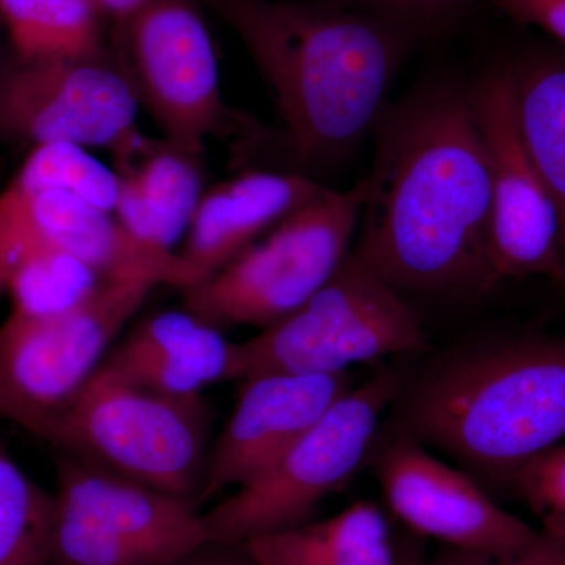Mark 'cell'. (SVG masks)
Segmentation results:
<instances>
[{
	"label": "cell",
	"instance_id": "obj_11",
	"mask_svg": "<svg viewBox=\"0 0 565 565\" xmlns=\"http://www.w3.org/2000/svg\"><path fill=\"white\" fill-rule=\"evenodd\" d=\"M139 102L106 54L14 58L0 68V137L33 148L47 143L115 147L136 126Z\"/></svg>",
	"mask_w": 565,
	"mask_h": 565
},
{
	"label": "cell",
	"instance_id": "obj_21",
	"mask_svg": "<svg viewBox=\"0 0 565 565\" xmlns=\"http://www.w3.org/2000/svg\"><path fill=\"white\" fill-rule=\"evenodd\" d=\"M93 0H0V20L21 58L106 54Z\"/></svg>",
	"mask_w": 565,
	"mask_h": 565
},
{
	"label": "cell",
	"instance_id": "obj_25",
	"mask_svg": "<svg viewBox=\"0 0 565 565\" xmlns=\"http://www.w3.org/2000/svg\"><path fill=\"white\" fill-rule=\"evenodd\" d=\"M509 486L537 516L541 533L565 541V444L533 457Z\"/></svg>",
	"mask_w": 565,
	"mask_h": 565
},
{
	"label": "cell",
	"instance_id": "obj_18",
	"mask_svg": "<svg viewBox=\"0 0 565 565\" xmlns=\"http://www.w3.org/2000/svg\"><path fill=\"white\" fill-rule=\"evenodd\" d=\"M118 178L115 217L137 236L173 250L203 196L200 156L134 129L110 148Z\"/></svg>",
	"mask_w": 565,
	"mask_h": 565
},
{
	"label": "cell",
	"instance_id": "obj_8",
	"mask_svg": "<svg viewBox=\"0 0 565 565\" xmlns=\"http://www.w3.org/2000/svg\"><path fill=\"white\" fill-rule=\"evenodd\" d=\"M50 565H172L210 544L191 498L57 452Z\"/></svg>",
	"mask_w": 565,
	"mask_h": 565
},
{
	"label": "cell",
	"instance_id": "obj_30",
	"mask_svg": "<svg viewBox=\"0 0 565 565\" xmlns=\"http://www.w3.org/2000/svg\"><path fill=\"white\" fill-rule=\"evenodd\" d=\"M148 0H93L99 14L115 18L118 22L131 17L134 11L139 10Z\"/></svg>",
	"mask_w": 565,
	"mask_h": 565
},
{
	"label": "cell",
	"instance_id": "obj_28",
	"mask_svg": "<svg viewBox=\"0 0 565 565\" xmlns=\"http://www.w3.org/2000/svg\"><path fill=\"white\" fill-rule=\"evenodd\" d=\"M516 24L539 29L565 50V0H490Z\"/></svg>",
	"mask_w": 565,
	"mask_h": 565
},
{
	"label": "cell",
	"instance_id": "obj_3",
	"mask_svg": "<svg viewBox=\"0 0 565 565\" xmlns=\"http://www.w3.org/2000/svg\"><path fill=\"white\" fill-rule=\"evenodd\" d=\"M401 435L493 484L565 438V337L501 341L451 356L397 394Z\"/></svg>",
	"mask_w": 565,
	"mask_h": 565
},
{
	"label": "cell",
	"instance_id": "obj_29",
	"mask_svg": "<svg viewBox=\"0 0 565 565\" xmlns=\"http://www.w3.org/2000/svg\"><path fill=\"white\" fill-rule=\"evenodd\" d=\"M172 565H252L243 548L206 544Z\"/></svg>",
	"mask_w": 565,
	"mask_h": 565
},
{
	"label": "cell",
	"instance_id": "obj_13",
	"mask_svg": "<svg viewBox=\"0 0 565 565\" xmlns=\"http://www.w3.org/2000/svg\"><path fill=\"white\" fill-rule=\"evenodd\" d=\"M374 471L393 514L415 534L449 548L516 552L541 535L414 438H393L375 457Z\"/></svg>",
	"mask_w": 565,
	"mask_h": 565
},
{
	"label": "cell",
	"instance_id": "obj_24",
	"mask_svg": "<svg viewBox=\"0 0 565 565\" xmlns=\"http://www.w3.org/2000/svg\"><path fill=\"white\" fill-rule=\"evenodd\" d=\"M10 184L25 191L70 192L104 211L114 212L117 206L118 178L114 169L79 145L33 148Z\"/></svg>",
	"mask_w": 565,
	"mask_h": 565
},
{
	"label": "cell",
	"instance_id": "obj_26",
	"mask_svg": "<svg viewBox=\"0 0 565 565\" xmlns=\"http://www.w3.org/2000/svg\"><path fill=\"white\" fill-rule=\"evenodd\" d=\"M470 0H343L345 9L381 18L416 39L441 31L463 13Z\"/></svg>",
	"mask_w": 565,
	"mask_h": 565
},
{
	"label": "cell",
	"instance_id": "obj_2",
	"mask_svg": "<svg viewBox=\"0 0 565 565\" xmlns=\"http://www.w3.org/2000/svg\"><path fill=\"white\" fill-rule=\"evenodd\" d=\"M236 33L275 103L291 172L318 181L373 134L408 33L341 6L207 0Z\"/></svg>",
	"mask_w": 565,
	"mask_h": 565
},
{
	"label": "cell",
	"instance_id": "obj_5",
	"mask_svg": "<svg viewBox=\"0 0 565 565\" xmlns=\"http://www.w3.org/2000/svg\"><path fill=\"white\" fill-rule=\"evenodd\" d=\"M364 203V184L323 185L275 223L232 263L184 294L182 308L222 327L267 329L302 307L349 256Z\"/></svg>",
	"mask_w": 565,
	"mask_h": 565
},
{
	"label": "cell",
	"instance_id": "obj_27",
	"mask_svg": "<svg viewBox=\"0 0 565 565\" xmlns=\"http://www.w3.org/2000/svg\"><path fill=\"white\" fill-rule=\"evenodd\" d=\"M430 565H565V541L541 533L533 544L509 553L467 552L446 546Z\"/></svg>",
	"mask_w": 565,
	"mask_h": 565
},
{
	"label": "cell",
	"instance_id": "obj_7",
	"mask_svg": "<svg viewBox=\"0 0 565 565\" xmlns=\"http://www.w3.org/2000/svg\"><path fill=\"white\" fill-rule=\"evenodd\" d=\"M424 348L422 322L401 292L349 253L302 307L239 343V381L267 373L340 374Z\"/></svg>",
	"mask_w": 565,
	"mask_h": 565
},
{
	"label": "cell",
	"instance_id": "obj_9",
	"mask_svg": "<svg viewBox=\"0 0 565 565\" xmlns=\"http://www.w3.org/2000/svg\"><path fill=\"white\" fill-rule=\"evenodd\" d=\"M154 288L143 280H102L55 313L11 310L0 327V415L39 437L90 381Z\"/></svg>",
	"mask_w": 565,
	"mask_h": 565
},
{
	"label": "cell",
	"instance_id": "obj_32",
	"mask_svg": "<svg viewBox=\"0 0 565 565\" xmlns=\"http://www.w3.org/2000/svg\"><path fill=\"white\" fill-rule=\"evenodd\" d=\"M404 565H423L422 553L418 552L416 545H411L407 553V559H405Z\"/></svg>",
	"mask_w": 565,
	"mask_h": 565
},
{
	"label": "cell",
	"instance_id": "obj_16",
	"mask_svg": "<svg viewBox=\"0 0 565 565\" xmlns=\"http://www.w3.org/2000/svg\"><path fill=\"white\" fill-rule=\"evenodd\" d=\"M98 371L151 392L196 396L218 382L239 381V344L184 308L159 311L110 349Z\"/></svg>",
	"mask_w": 565,
	"mask_h": 565
},
{
	"label": "cell",
	"instance_id": "obj_4",
	"mask_svg": "<svg viewBox=\"0 0 565 565\" xmlns=\"http://www.w3.org/2000/svg\"><path fill=\"white\" fill-rule=\"evenodd\" d=\"M212 419L203 394L170 396L96 371L39 438L57 452L199 503Z\"/></svg>",
	"mask_w": 565,
	"mask_h": 565
},
{
	"label": "cell",
	"instance_id": "obj_1",
	"mask_svg": "<svg viewBox=\"0 0 565 565\" xmlns=\"http://www.w3.org/2000/svg\"><path fill=\"white\" fill-rule=\"evenodd\" d=\"M373 134L352 255L399 292L492 291L490 167L473 82L415 85Z\"/></svg>",
	"mask_w": 565,
	"mask_h": 565
},
{
	"label": "cell",
	"instance_id": "obj_6",
	"mask_svg": "<svg viewBox=\"0 0 565 565\" xmlns=\"http://www.w3.org/2000/svg\"><path fill=\"white\" fill-rule=\"evenodd\" d=\"M401 390L399 375L385 370L341 397L280 459L203 512L210 544L241 548L307 523L359 470Z\"/></svg>",
	"mask_w": 565,
	"mask_h": 565
},
{
	"label": "cell",
	"instance_id": "obj_20",
	"mask_svg": "<svg viewBox=\"0 0 565 565\" xmlns=\"http://www.w3.org/2000/svg\"><path fill=\"white\" fill-rule=\"evenodd\" d=\"M505 65L523 140L556 210L565 275V50L527 52Z\"/></svg>",
	"mask_w": 565,
	"mask_h": 565
},
{
	"label": "cell",
	"instance_id": "obj_22",
	"mask_svg": "<svg viewBox=\"0 0 565 565\" xmlns=\"http://www.w3.org/2000/svg\"><path fill=\"white\" fill-rule=\"evenodd\" d=\"M10 258L7 291L13 310L47 315L65 310L102 281L90 267L54 245L0 232Z\"/></svg>",
	"mask_w": 565,
	"mask_h": 565
},
{
	"label": "cell",
	"instance_id": "obj_17",
	"mask_svg": "<svg viewBox=\"0 0 565 565\" xmlns=\"http://www.w3.org/2000/svg\"><path fill=\"white\" fill-rule=\"evenodd\" d=\"M323 189L296 172L252 170L203 193L180 252L207 278Z\"/></svg>",
	"mask_w": 565,
	"mask_h": 565
},
{
	"label": "cell",
	"instance_id": "obj_15",
	"mask_svg": "<svg viewBox=\"0 0 565 565\" xmlns=\"http://www.w3.org/2000/svg\"><path fill=\"white\" fill-rule=\"evenodd\" d=\"M349 392L345 373H267L245 379L228 423L212 441L199 504L262 473Z\"/></svg>",
	"mask_w": 565,
	"mask_h": 565
},
{
	"label": "cell",
	"instance_id": "obj_14",
	"mask_svg": "<svg viewBox=\"0 0 565 565\" xmlns=\"http://www.w3.org/2000/svg\"><path fill=\"white\" fill-rule=\"evenodd\" d=\"M0 230L70 253L102 280H143L185 292L207 278L180 252L137 236L114 212L70 192L7 185L0 193Z\"/></svg>",
	"mask_w": 565,
	"mask_h": 565
},
{
	"label": "cell",
	"instance_id": "obj_31",
	"mask_svg": "<svg viewBox=\"0 0 565 565\" xmlns=\"http://www.w3.org/2000/svg\"><path fill=\"white\" fill-rule=\"evenodd\" d=\"M10 280V258L6 244L0 237V292L7 291Z\"/></svg>",
	"mask_w": 565,
	"mask_h": 565
},
{
	"label": "cell",
	"instance_id": "obj_10",
	"mask_svg": "<svg viewBox=\"0 0 565 565\" xmlns=\"http://www.w3.org/2000/svg\"><path fill=\"white\" fill-rule=\"evenodd\" d=\"M118 61L162 139L202 156L212 136L256 140L264 128L223 102L206 22L192 0H148L121 21Z\"/></svg>",
	"mask_w": 565,
	"mask_h": 565
},
{
	"label": "cell",
	"instance_id": "obj_23",
	"mask_svg": "<svg viewBox=\"0 0 565 565\" xmlns=\"http://www.w3.org/2000/svg\"><path fill=\"white\" fill-rule=\"evenodd\" d=\"M55 498L32 481L0 441V565H50Z\"/></svg>",
	"mask_w": 565,
	"mask_h": 565
},
{
	"label": "cell",
	"instance_id": "obj_19",
	"mask_svg": "<svg viewBox=\"0 0 565 565\" xmlns=\"http://www.w3.org/2000/svg\"><path fill=\"white\" fill-rule=\"evenodd\" d=\"M241 548L252 565H404L411 546L394 542L377 505L360 501L322 522L264 535Z\"/></svg>",
	"mask_w": 565,
	"mask_h": 565
},
{
	"label": "cell",
	"instance_id": "obj_12",
	"mask_svg": "<svg viewBox=\"0 0 565 565\" xmlns=\"http://www.w3.org/2000/svg\"><path fill=\"white\" fill-rule=\"evenodd\" d=\"M473 96L489 156L494 281L537 275L564 282L559 222L523 140L508 65L475 81Z\"/></svg>",
	"mask_w": 565,
	"mask_h": 565
}]
</instances>
